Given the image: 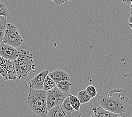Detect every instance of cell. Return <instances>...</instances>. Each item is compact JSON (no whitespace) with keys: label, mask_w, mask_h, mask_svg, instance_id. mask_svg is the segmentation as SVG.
Listing matches in <instances>:
<instances>
[{"label":"cell","mask_w":132,"mask_h":117,"mask_svg":"<svg viewBox=\"0 0 132 117\" xmlns=\"http://www.w3.org/2000/svg\"><path fill=\"white\" fill-rule=\"evenodd\" d=\"M27 102L30 109L39 117L47 116V92L43 90L30 88L27 97Z\"/></svg>","instance_id":"3"},{"label":"cell","mask_w":132,"mask_h":117,"mask_svg":"<svg viewBox=\"0 0 132 117\" xmlns=\"http://www.w3.org/2000/svg\"><path fill=\"white\" fill-rule=\"evenodd\" d=\"M48 73V70H44L37 74L33 78L28 82V84L30 88L36 90H43L44 81Z\"/></svg>","instance_id":"8"},{"label":"cell","mask_w":132,"mask_h":117,"mask_svg":"<svg viewBox=\"0 0 132 117\" xmlns=\"http://www.w3.org/2000/svg\"><path fill=\"white\" fill-rule=\"evenodd\" d=\"M86 90L87 92L89 95V96L92 97L93 98L96 96L97 92L96 88L95 87L93 86V85H89V86H87V88H86Z\"/></svg>","instance_id":"17"},{"label":"cell","mask_w":132,"mask_h":117,"mask_svg":"<svg viewBox=\"0 0 132 117\" xmlns=\"http://www.w3.org/2000/svg\"><path fill=\"white\" fill-rule=\"evenodd\" d=\"M69 101H70L71 105L72 106H73V108L75 110H79L80 108L81 103L80 102L79 100L78 99V97L69 93Z\"/></svg>","instance_id":"16"},{"label":"cell","mask_w":132,"mask_h":117,"mask_svg":"<svg viewBox=\"0 0 132 117\" xmlns=\"http://www.w3.org/2000/svg\"><path fill=\"white\" fill-rule=\"evenodd\" d=\"M82 114L79 110H75L70 114H67L62 110L61 105L53 107L48 110L47 117H81Z\"/></svg>","instance_id":"9"},{"label":"cell","mask_w":132,"mask_h":117,"mask_svg":"<svg viewBox=\"0 0 132 117\" xmlns=\"http://www.w3.org/2000/svg\"><path fill=\"white\" fill-rule=\"evenodd\" d=\"M98 102L108 111L123 115L127 109L128 97L122 89L114 88L103 92L98 98Z\"/></svg>","instance_id":"1"},{"label":"cell","mask_w":132,"mask_h":117,"mask_svg":"<svg viewBox=\"0 0 132 117\" xmlns=\"http://www.w3.org/2000/svg\"><path fill=\"white\" fill-rule=\"evenodd\" d=\"M121 1L126 5H130L132 3V0H121Z\"/></svg>","instance_id":"20"},{"label":"cell","mask_w":132,"mask_h":117,"mask_svg":"<svg viewBox=\"0 0 132 117\" xmlns=\"http://www.w3.org/2000/svg\"><path fill=\"white\" fill-rule=\"evenodd\" d=\"M0 15L4 16V17L9 16V10L7 7L4 3L1 2H0Z\"/></svg>","instance_id":"18"},{"label":"cell","mask_w":132,"mask_h":117,"mask_svg":"<svg viewBox=\"0 0 132 117\" xmlns=\"http://www.w3.org/2000/svg\"><path fill=\"white\" fill-rule=\"evenodd\" d=\"M128 21H129V23L132 24V14H130L129 17Z\"/></svg>","instance_id":"21"},{"label":"cell","mask_w":132,"mask_h":117,"mask_svg":"<svg viewBox=\"0 0 132 117\" xmlns=\"http://www.w3.org/2000/svg\"><path fill=\"white\" fill-rule=\"evenodd\" d=\"M56 87V82L50 77L48 74L45 78L43 84V90L46 91L52 90Z\"/></svg>","instance_id":"14"},{"label":"cell","mask_w":132,"mask_h":117,"mask_svg":"<svg viewBox=\"0 0 132 117\" xmlns=\"http://www.w3.org/2000/svg\"><path fill=\"white\" fill-rule=\"evenodd\" d=\"M13 62L19 80L26 79L30 73L34 72L36 69L33 54L26 49L19 51L18 58Z\"/></svg>","instance_id":"2"},{"label":"cell","mask_w":132,"mask_h":117,"mask_svg":"<svg viewBox=\"0 0 132 117\" xmlns=\"http://www.w3.org/2000/svg\"><path fill=\"white\" fill-rule=\"evenodd\" d=\"M48 75L56 82V83L64 80L71 81L70 75L67 72L61 69H56L51 72H49Z\"/></svg>","instance_id":"11"},{"label":"cell","mask_w":132,"mask_h":117,"mask_svg":"<svg viewBox=\"0 0 132 117\" xmlns=\"http://www.w3.org/2000/svg\"><path fill=\"white\" fill-rule=\"evenodd\" d=\"M61 108L65 113L67 114H70L75 111V110L73 108V106H71V104L69 101V96L66 98L64 102L61 105Z\"/></svg>","instance_id":"13"},{"label":"cell","mask_w":132,"mask_h":117,"mask_svg":"<svg viewBox=\"0 0 132 117\" xmlns=\"http://www.w3.org/2000/svg\"><path fill=\"white\" fill-rule=\"evenodd\" d=\"M93 114L90 117H122V115L108 111L102 106L93 107Z\"/></svg>","instance_id":"10"},{"label":"cell","mask_w":132,"mask_h":117,"mask_svg":"<svg viewBox=\"0 0 132 117\" xmlns=\"http://www.w3.org/2000/svg\"><path fill=\"white\" fill-rule=\"evenodd\" d=\"M132 14V13H131V14Z\"/></svg>","instance_id":"24"},{"label":"cell","mask_w":132,"mask_h":117,"mask_svg":"<svg viewBox=\"0 0 132 117\" xmlns=\"http://www.w3.org/2000/svg\"><path fill=\"white\" fill-rule=\"evenodd\" d=\"M56 87L64 92L69 93L71 89L72 84L70 81L64 80L56 83Z\"/></svg>","instance_id":"12"},{"label":"cell","mask_w":132,"mask_h":117,"mask_svg":"<svg viewBox=\"0 0 132 117\" xmlns=\"http://www.w3.org/2000/svg\"><path fill=\"white\" fill-rule=\"evenodd\" d=\"M19 55V51L16 47L3 42H0V56L3 58L14 61Z\"/></svg>","instance_id":"7"},{"label":"cell","mask_w":132,"mask_h":117,"mask_svg":"<svg viewBox=\"0 0 132 117\" xmlns=\"http://www.w3.org/2000/svg\"><path fill=\"white\" fill-rule=\"evenodd\" d=\"M53 2H54L56 4L58 5H60L62 4H64V2L67 1H70L71 0H52Z\"/></svg>","instance_id":"19"},{"label":"cell","mask_w":132,"mask_h":117,"mask_svg":"<svg viewBox=\"0 0 132 117\" xmlns=\"http://www.w3.org/2000/svg\"><path fill=\"white\" fill-rule=\"evenodd\" d=\"M77 97L78 98V99L79 100L81 104H86L89 102L91 99H92V98L89 96V95L86 89L83 90L79 92V93H78Z\"/></svg>","instance_id":"15"},{"label":"cell","mask_w":132,"mask_h":117,"mask_svg":"<svg viewBox=\"0 0 132 117\" xmlns=\"http://www.w3.org/2000/svg\"><path fill=\"white\" fill-rule=\"evenodd\" d=\"M0 75L5 81H15L18 78L13 61L0 56Z\"/></svg>","instance_id":"6"},{"label":"cell","mask_w":132,"mask_h":117,"mask_svg":"<svg viewBox=\"0 0 132 117\" xmlns=\"http://www.w3.org/2000/svg\"><path fill=\"white\" fill-rule=\"evenodd\" d=\"M24 40L15 25L7 23L2 42L18 48L21 46Z\"/></svg>","instance_id":"4"},{"label":"cell","mask_w":132,"mask_h":117,"mask_svg":"<svg viewBox=\"0 0 132 117\" xmlns=\"http://www.w3.org/2000/svg\"><path fill=\"white\" fill-rule=\"evenodd\" d=\"M46 92L48 110L56 106L61 105L69 95L68 93L64 92L60 90L57 87Z\"/></svg>","instance_id":"5"},{"label":"cell","mask_w":132,"mask_h":117,"mask_svg":"<svg viewBox=\"0 0 132 117\" xmlns=\"http://www.w3.org/2000/svg\"><path fill=\"white\" fill-rule=\"evenodd\" d=\"M130 13H132V3L130 4Z\"/></svg>","instance_id":"22"},{"label":"cell","mask_w":132,"mask_h":117,"mask_svg":"<svg viewBox=\"0 0 132 117\" xmlns=\"http://www.w3.org/2000/svg\"><path fill=\"white\" fill-rule=\"evenodd\" d=\"M128 26H129V27L131 28V29H132V24H130V23H129L128 24Z\"/></svg>","instance_id":"23"}]
</instances>
